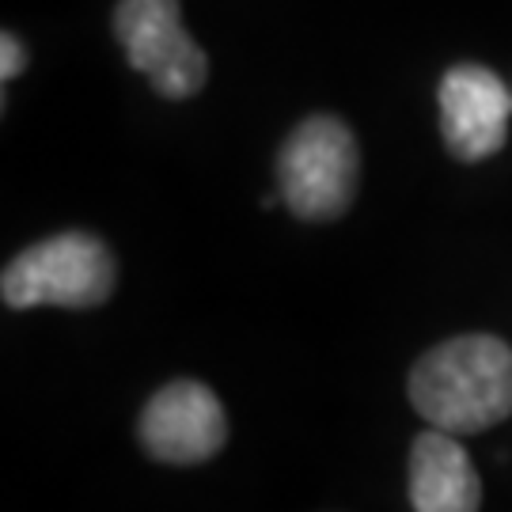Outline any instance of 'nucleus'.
I'll return each mask as SVG.
<instances>
[{
    "instance_id": "nucleus-1",
    "label": "nucleus",
    "mask_w": 512,
    "mask_h": 512,
    "mask_svg": "<svg viewBox=\"0 0 512 512\" xmlns=\"http://www.w3.org/2000/svg\"><path fill=\"white\" fill-rule=\"evenodd\" d=\"M406 391L433 429L486 433L512 414V346L494 334L448 338L414 365Z\"/></svg>"
},
{
    "instance_id": "nucleus-2",
    "label": "nucleus",
    "mask_w": 512,
    "mask_h": 512,
    "mask_svg": "<svg viewBox=\"0 0 512 512\" xmlns=\"http://www.w3.org/2000/svg\"><path fill=\"white\" fill-rule=\"evenodd\" d=\"M118 281L110 247L92 232H61L19 251L0 277V296L27 308H99Z\"/></svg>"
},
{
    "instance_id": "nucleus-3",
    "label": "nucleus",
    "mask_w": 512,
    "mask_h": 512,
    "mask_svg": "<svg viewBox=\"0 0 512 512\" xmlns=\"http://www.w3.org/2000/svg\"><path fill=\"white\" fill-rule=\"evenodd\" d=\"M281 202L300 220L342 217L357 194V141L334 114H311L289 133L277 160Z\"/></svg>"
},
{
    "instance_id": "nucleus-4",
    "label": "nucleus",
    "mask_w": 512,
    "mask_h": 512,
    "mask_svg": "<svg viewBox=\"0 0 512 512\" xmlns=\"http://www.w3.org/2000/svg\"><path fill=\"white\" fill-rule=\"evenodd\" d=\"M114 35L129 65L145 73L164 99H190L202 92L209 61L186 31L179 0H118Z\"/></svg>"
},
{
    "instance_id": "nucleus-5",
    "label": "nucleus",
    "mask_w": 512,
    "mask_h": 512,
    "mask_svg": "<svg viewBox=\"0 0 512 512\" xmlns=\"http://www.w3.org/2000/svg\"><path fill=\"white\" fill-rule=\"evenodd\" d=\"M137 437L152 459L190 467L213 459L224 448L228 418L220 399L205 384L175 380L148 399L145 414L137 421Z\"/></svg>"
},
{
    "instance_id": "nucleus-6",
    "label": "nucleus",
    "mask_w": 512,
    "mask_h": 512,
    "mask_svg": "<svg viewBox=\"0 0 512 512\" xmlns=\"http://www.w3.org/2000/svg\"><path fill=\"white\" fill-rule=\"evenodd\" d=\"M440 133L463 164L490 160L505 148L512 118V88L486 65H456L440 80Z\"/></svg>"
},
{
    "instance_id": "nucleus-7",
    "label": "nucleus",
    "mask_w": 512,
    "mask_h": 512,
    "mask_svg": "<svg viewBox=\"0 0 512 512\" xmlns=\"http://www.w3.org/2000/svg\"><path fill=\"white\" fill-rule=\"evenodd\" d=\"M410 505L414 512H478L482 482L456 433H421L410 448Z\"/></svg>"
},
{
    "instance_id": "nucleus-8",
    "label": "nucleus",
    "mask_w": 512,
    "mask_h": 512,
    "mask_svg": "<svg viewBox=\"0 0 512 512\" xmlns=\"http://www.w3.org/2000/svg\"><path fill=\"white\" fill-rule=\"evenodd\" d=\"M23 65H27L23 42H19L12 31H4V38H0V76H4V80H16V76L23 73Z\"/></svg>"
}]
</instances>
